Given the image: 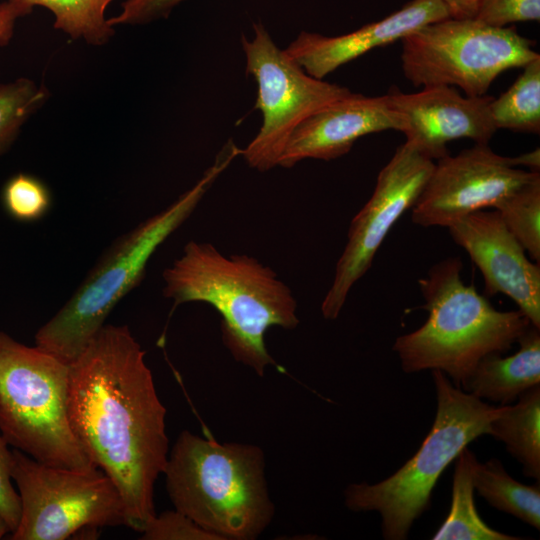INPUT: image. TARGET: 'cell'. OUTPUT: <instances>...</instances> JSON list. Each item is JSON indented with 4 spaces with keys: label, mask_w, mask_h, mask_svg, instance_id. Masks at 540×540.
I'll return each instance as SVG.
<instances>
[{
    "label": "cell",
    "mask_w": 540,
    "mask_h": 540,
    "mask_svg": "<svg viewBox=\"0 0 540 540\" xmlns=\"http://www.w3.org/2000/svg\"><path fill=\"white\" fill-rule=\"evenodd\" d=\"M480 270L484 294L512 299L530 323L540 328V267L508 230L498 211H476L448 227Z\"/></svg>",
    "instance_id": "cell-13"
},
{
    "label": "cell",
    "mask_w": 540,
    "mask_h": 540,
    "mask_svg": "<svg viewBox=\"0 0 540 540\" xmlns=\"http://www.w3.org/2000/svg\"><path fill=\"white\" fill-rule=\"evenodd\" d=\"M477 458L465 447L456 457L451 509L434 540H519L489 527L474 503L472 470Z\"/></svg>",
    "instance_id": "cell-19"
},
{
    "label": "cell",
    "mask_w": 540,
    "mask_h": 540,
    "mask_svg": "<svg viewBox=\"0 0 540 540\" xmlns=\"http://www.w3.org/2000/svg\"><path fill=\"white\" fill-rule=\"evenodd\" d=\"M404 76L415 87L457 86L483 96L504 71L540 57L514 27H493L476 18H447L402 40Z\"/></svg>",
    "instance_id": "cell-8"
},
{
    "label": "cell",
    "mask_w": 540,
    "mask_h": 540,
    "mask_svg": "<svg viewBox=\"0 0 540 540\" xmlns=\"http://www.w3.org/2000/svg\"><path fill=\"white\" fill-rule=\"evenodd\" d=\"M11 476L21 502L12 540H64L86 530L129 527L117 487L99 468L52 466L12 448Z\"/></svg>",
    "instance_id": "cell-9"
},
{
    "label": "cell",
    "mask_w": 540,
    "mask_h": 540,
    "mask_svg": "<svg viewBox=\"0 0 540 540\" xmlns=\"http://www.w3.org/2000/svg\"><path fill=\"white\" fill-rule=\"evenodd\" d=\"M241 149L228 141L202 177L171 205L118 238L68 301L35 334L36 346L70 364L105 325L118 302L142 280L148 261L194 212Z\"/></svg>",
    "instance_id": "cell-4"
},
{
    "label": "cell",
    "mask_w": 540,
    "mask_h": 540,
    "mask_svg": "<svg viewBox=\"0 0 540 540\" xmlns=\"http://www.w3.org/2000/svg\"><path fill=\"white\" fill-rule=\"evenodd\" d=\"M386 95L403 120L406 141L432 160L448 155L447 143L453 140L488 144L497 131L491 96H463L446 85L423 87L416 93L392 89Z\"/></svg>",
    "instance_id": "cell-14"
},
{
    "label": "cell",
    "mask_w": 540,
    "mask_h": 540,
    "mask_svg": "<svg viewBox=\"0 0 540 540\" xmlns=\"http://www.w3.org/2000/svg\"><path fill=\"white\" fill-rule=\"evenodd\" d=\"M475 18L493 27L539 21L540 0H482Z\"/></svg>",
    "instance_id": "cell-27"
},
{
    "label": "cell",
    "mask_w": 540,
    "mask_h": 540,
    "mask_svg": "<svg viewBox=\"0 0 540 540\" xmlns=\"http://www.w3.org/2000/svg\"><path fill=\"white\" fill-rule=\"evenodd\" d=\"M50 93L44 85L28 78L0 83V155L18 137L25 122L48 100Z\"/></svg>",
    "instance_id": "cell-24"
},
{
    "label": "cell",
    "mask_w": 540,
    "mask_h": 540,
    "mask_svg": "<svg viewBox=\"0 0 540 540\" xmlns=\"http://www.w3.org/2000/svg\"><path fill=\"white\" fill-rule=\"evenodd\" d=\"M185 0H125L118 15L108 19L110 26L142 25L167 18Z\"/></svg>",
    "instance_id": "cell-28"
},
{
    "label": "cell",
    "mask_w": 540,
    "mask_h": 540,
    "mask_svg": "<svg viewBox=\"0 0 540 540\" xmlns=\"http://www.w3.org/2000/svg\"><path fill=\"white\" fill-rule=\"evenodd\" d=\"M538 173L516 168L510 157L475 143L455 156L438 159L412 207V221L448 228L471 213L495 208Z\"/></svg>",
    "instance_id": "cell-12"
},
{
    "label": "cell",
    "mask_w": 540,
    "mask_h": 540,
    "mask_svg": "<svg viewBox=\"0 0 540 540\" xmlns=\"http://www.w3.org/2000/svg\"><path fill=\"white\" fill-rule=\"evenodd\" d=\"M30 6H41L54 15V28L73 40H84L93 46L107 44L115 30L105 17L114 0H23Z\"/></svg>",
    "instance_id": "cell-22"
},
{
    "label": "cell",
    "mask_w": 540,
    "mask_h": 540,
    "mask_svg": "<svg viewBox=\"0 0 540 540\" xmlns=\"http://www.w3.org/2000/svg\"><path fill=\"white\" fill-rule=\"evenodd\" d=\"M69 368L72 431L117 487L129 528L142 532L156 515L154 485L169 444L145 351L127 325L105 324Z\"/></svg>",
    "instance_id": "cell-1"
},
{
    "label": "cell",
    "mask_w": 540,
    "mask_h": 540,
    "mask_svg": "<svg viewBox=\"0 0 540 540\" xmlns=\"http://www.w3.org/2000/svg\"><path fill=\"white\" fill-rule=\"evenodd\" d=\"M474 491L497 510L513 515L533 528L540 529V486L525 485L512 478L502 463L492 458L475 461L472 470Z\"/></svg>",
    "instance_id": "cell-20"
},
{
    "label": "cell",
    "mask_w": 540,
    "mask_h": 540,
    "mask_svg": "<svg viewBox=\"0 0 540 540\" xmlns=\"http://www.w3.org/2000/svg\"><path fill=\"white\" fill-rule=\"evenodd\" d=\"M435 163L405 141L378 174L374 191L355 215L332 283L322 301L326 320H335L354 284L370 269L373 259L398 219L412 209Z\"/></svg>",
    "instance_id": "cell-11"
},
{
    "label": "cell",
    "mask_w": 540,
    "mask_h": 540,
    "mask_svg": "<svg viewBox=\"0 0 540 540\" xmlns=\"http://www.w3.org/2000/svg\"><path fill=\"white\" fill-rule=\"evenodd\" d=\"M162 277L163 296L172 300L173 310L201 302L219 313L223 344L260 377L276 364L265 345L266 331L299 324L291 289L271 267L248 254L226 255L209 242L192 240Z\"/></svg>",
    "instance_id": "cell-2"
},
{
    "label": "cell",
    "mask_w": 540,
    "mask_h": 540,
    "mask_svg": "<svg viewBox=\"0 0 540 540\" xmlns=\"http://www.w3.org/2000/svg\"><path fill=\"white\" fill-rule=\"evenodd\" d=\"M501 219L529 256L540 261V173L496 207Z\"/></svg>",
    "instance_id": "cell-23"
},
{
    "label": "cell",
    "mask_w": 540,
    "mask_h": 540,
    "mask_svg": "<svg viewBox=\"0 0 540 540\" xmlns=\"http://www.w3.org/2000/svg\"><path fill=\"white\" fill-rule=\"evenodd\" d=\"M6 212L22 222H34L44 217L52 204L48 186L38 177L18 173L7 180L2 190Z\"/></svg>",
    "instance_id": "cell-25"
},
{
    "label": "cell",
    "mask_w": 540,
    "mask_h": 540,
    "mask_svg": "<svg viewBox=\"0 0 540 540\" xmlns=\"http://www.w3.org/2000/svg\"><path fill=\"white\" fill-rule=\"evenodd\" d=\"M264 467L258 446L183 431L163 474L177 511L222 540H252L274 515Z\"/></svg>",
    "instance_id": "cell-5"
},
{
    "label": "cell",
    "mask_w": 540,
    "mask_h": 540,
    "mask_svg": "<svg viewBox=\"0 0 540 540\" xmlns=\"http://www.w3.org/2000/svg\"><path fill=\"white\" fill-rule=\"evenodd\" d=\"M33 7L23 0H6L0 3V46H6L14 35L17 20L30 14Z\"/></svg>",
    "instance_id": "cell-30"
},
{
    "label": "cell",
    "mask_w": 540,
    "mask_h": 540,
    "mask_svg": "<svg viewBox=\"0 0 540 540\" xmlns=\"http://www.w3.org/2000/svg\"><path fill=\"white\" fill-rule=\"evenodd\" d=\"M0 434V514L11 529L17 528L21 516V502L12 484V450Z\"/></svg>",
    "instance_id": "cell-29"
},
{
    "label": "cell",
    "mask_w": 540,
    "mask_h": 540,
    "mask_svg": "<svg viewBox=\"0 0 540 540\" xmlns=\"http://www.w3.org/2000/svg\"><path fill=\"white\" fill-rule=\"evenodd\" d=\"M8 533H11V529L3 516L0 514V539L6 536Z\"/></svg>",
    "instance_id": "cell-33"
},
{
    "label": "cell",
    "mask_w": 540,
    "mask_h": 540,
    "mask_svg": "<svg viewBox=\"0 0 540 540\" xmlns=\"http://www.w3.org/2000/svg\"><path fill=\"white\" fill-rule=\"evenodd\" d=\"M437 395L433 425L418 451L399 470L376 484H351L345 504L354 512L376 511L384 539L404 540L412 524L430 506L445 468L478 437L506 405L492 406L461 390L440 370H432Z\"/></svg>",
    "instance_id": "cell-6"
},
{
    "label": "cell",
    "mask_w": 540,
    "mask_h": 540,
    "mask_svg": "<svg viewBox=\"0 0 540 540\" xmlns=\"http://www.w3.org/2000/svg\"><path fill=\"white\" fill-rule=\"evenodd\" d=\"M254 37H242L246 73L257 83L255 108L262 114L256 136L242 149L248 166L268 171L278 166L294 130L308 117L347 96L348 88L315 78L280 49L260 22Z\"/></svg>",
    "instance_id": "cell-10"
},
{
    "label": "cell",
    "mask_w": 540,
    "mask_h": 540,
    "mask_svg": "<svg viewBox=\"0 0 540 540\" xmlns=\"http://www.w3.org/2000/svg\"><path fill=\"white\" fill-rule=\"evenodd\" d=\"M69 364L0 331V434L14 449L44 464L97 468L68 417Z\"/></svg>",
    "instance_id": "cell-7"
},
{
    "label": "cell",
    "mask_w": 540,
    "mask_h": 540,
    "mask_svg": "<svg viewBox=\"0 0 540 540\" xmlns=\"http://www.w3.org/2000/svg\"><path fill=\"white\" fill-rule=\"evenodd\" d=\"M530 325L517 340L519 349L510 356L490 354L479 361L463 391L480 399L510 405L524 391L540 385V332Z\"/></svg>",
    "instance_id": "cell-17"
},
{
    "label": "cell",
    "mask_w": 540,
    "mask_h": 540,
    "mask_svg": "<svg viewBox=\"0 0 540 540\" xmlns=\"http://www.w3.org/2000/svg\"><path fill=\"white\" fill-rule=\"evenodd\" d=\"M385 130H403V120L387 95L368 97L351 92L317 111L294 130L278 166L290 168L305 159L339 158L359 138Z\"/></svg>",
    "instance_id": "cell-15"
},
{
    "label": "cell",
    "mask_w": 540,
    "mask_h": 540,
    "mask_svg": "<svg viewBox=\"0 0 540 540\" xmlns=\"http://www.w3.org/2000/svg\"><path fill=\"white\" fill-rule=\"evenodd\" d=\"M460 257H449L418 283L426 322L396 338L393 351L406 373L440 370L461 388L481 359L504 354L531 325L518 309H495L461 278Z\"/></svg>",
    "instance_id": "cell-3"
},
{
    "label": "cell",
    "mask_w": 540,
    "mask_h": 540,
    "mask_svg": "<svg viewBox=\"0 0 540 540\" xmlns=\"http://www.w3.org/2000/svg\"><path fill=\"white\" fill-rule=\"evenodd\" d=\"M451 18H475L482 0H442Z\"/></svg>",
    "instance_id": "cell-31"
},
{
    "label": "cell",
    "mask_w": 540,
    "mask_h": 540,
    "mask_svg": "<svg viewBox=\"0 0 540 540\" xmlns=\"http://www.w3.org/2000/svg\"><path fill=\"white\" fill-rule=\"evenodd\" d=\"M141 533L143 540H222L176 509L156 514Z\"/></svg>",
    "instance_id": "cell-26"
},
{
    "label": "cell",
    "mask_w": 540,
    "mask_h": 540,
    "mask_svg": "<svg viewBox=\"0 0 540 540\" xmlns=\"http://www.w3.org/2000/svg\"><path fill=\"white\" fill-rule=\"evenodd\" d=\"M511 163L514 167L523 165L530 169V171L539 172L540 169V150L534 149L530 152L521 154L516 157H510Z\"/></svg>",
    "instance_id": "cell-32"
},
{
    "label": "cell",
    "mask_w": 540,
    "mask_h": 540,
    "mask_svg": "<svg viewBox=\"0 0 540 540\" xmlns=\"http://www.w3.org/2000/svg\"><path fill=\"white\" fill-rule=\"evenodd\" d=\"M493 438L523 466L524 475L540 480V385L519 395L506 405L490 424Z\"/></svg>",
    "instance_id": "cell-18"
},
{
    "label": "cell",
    "mask_w": 540,
    "mask_h": 540,
    "mask_svg": "<svg viewBox=\"0 0 540 540\" xmlns=\"http://www.w3.org/2000/svg\"><path fill=\"white\" fill-rule=\"evenodd\" d=\"M522 73L498 98H492L490 112L498 129L539 134L540 57L530 61Z\"/></svg>",
    "instance_id": "cell-21"
},
{
    "label": "cell",
    "mask_w": 540,
    "mask_h": 540,
    "mask_svg": "<svg viewBox=\"0 0 540 540\" xmlns=\"http://www.w3.org/2000/svg\"><path fill=\"white\" fill-rule=\"evenodd\" d=\"M450 17L442 0H412L387 17L347 34L324 36L302 31L285 51L306 73L323 79L372 49L402 40L427 24Z\"/></svg>",
    "instance_id": "cell-16"
}]
</instances>
